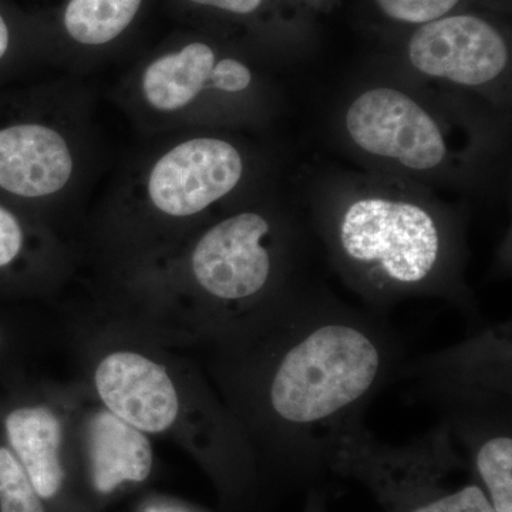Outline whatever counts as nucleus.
<instances>
[{
  "instance_id": "obj_8",
  "label": "nucleus",
  "mask_w": 512,
  "mask_h": 512,
  "mask_svg": "<svg viewBox=\"0 0 512 512\" xmlns=\"http://www.w3.org/2000/svg\"><path fill=\"white\" fill-rule=\"evenodd\" d=\"M244 161L220 138L198 137L163 154L148 174L147 198L165 217H195L237 187Z\"/></svg>"
},
{
  "instance_id": "obj_1",
  "label": "nucleus",
  "mask_w": 512,
  "mask_h": 512,
  "mask_svg": "<svg viewBox=\"0 0 512 512\" xmlns=\"http://www.w3.org/2000/svg\"><path fill=\"white\" fill-rule=\"evenodd\" d=\"M202 349L256 464L299 484L329 473L342 431L363 419L406 360L403 339L380 313L296 292Z\"/></svg>"
},
{
  "instance_id": "obj_5",
  "label": "nucleus",
  "mask_w": 512,
  "mask_h": 512,
  "mask_svg": "<svg viewBox=\"0 0 512 512\" xmlns=\"http://www.w3.org/2000/svg\"><path fill=\"white\" fill-rule=\"evenodd\" d=\"M328 471L365 485L384 512H494L467 458L436 424L404 444L377 439L365 419L342 431Z\"/></svg>"
},
{
  "instance_id": "obj_18",
  "label": "nucleus",
  "mask_w": 512,
  "mask_h": 512,
  "mask_svg": "<svg viewBox=\"0 0 512 512\" xmlns=\"http://www.w3.org/2000/svg\"><path fill=\"white\" fill-rule=\"evenodd\" d=\"M252 82L251 70L235 59H222L215 64L212 72V89L221 92L238 93L248 89Z\"/></svg>"
},
{
  "instance_id": "obj_7",
  "label": "nucleus",
  "mask_w": 512,
  "mask_h": 512,
  "mask_svg": "<svg viewBox=\"0 0 512 512\" xmlns=\"http://www.w3.org/2000/svg\"><path fill=\"white\" fill-rule=\"evenodd\" d=\"M74 397L70 390L19 389L0 402V430L43 501L55 500L66 481L73 444Z\"/></svg>"
},
{
  "instance_id": "obj_13",
  "label": "nucleus",
  "mask_w": 512,
  "mask_h": 512,
  "mask_svg": "<svg viewBox=\"0 0 512 512\" xmlns=\"http://www.w3.org/2000/svg\"><path fill=\"white\" fill-rule=\"evenodd\" d=\"M215 53L205 43H191L158 57L141 76V93L151 109L174 113L185 109L205 89H212Z\"/></svg>"
},
{
  "instance_id": "obj_17",
  "label": "nucleus",
  "mask_w": 512,
  "mask_h": 512,
  "mask_svg": "<svg viewBox=\"0 0 512 512\" xmlns=\"http://www.w3.org/2000/svg\"><path fill=\"white\" fill-rule=\"evenodd\" d=\"M389 18L407 23H427L441 19L460 0H377Z\"/></svg>"
},
{
  "instance_id": "obj_14",
  "label": "nucleus",
  "mask_w": 512,
  "mask_h": 512,
  "mask_svg": "<svg viewBox=\"0 0 512 512\" xmlns=\"http://www.w3.org/2000/svg\"><path fill=\"white\" fill-rule=\"evenodd\" d=\"M140 5L141 0H70L64 26L82 45H106L128 28Z\"/></svg>"
},
{
  "instance_id": "obj_3",
  "label": "nucleus",
  "mask_w": 512,
  "mask_h": 512,
  "mask_svg": "<svg viewBox=\"0 0 512 512\" xmlns=\"http://www.w3.org/2000/svg\"><path fill=\"white\" fill-rule=\"evenodd\" d=\"M394 382L439 414L494 512H512V323L480 320L466 338L404 360Z\"/></svg>"
},
{
  "instance_id": "obj_2",
  "label": "nucleus",
  "mask_w": 512,
  "mask_h": 512,
  "mask_svg": "<svg viewBox=\"0 0 512 512\" xmlns=\"http://www.w3.org/2000/svg\"><path fill=\"white\" fill-rule=\"evenodd\" d=\"M89 348L86 389L146 436L173 437L228 483L254 478L247 439L201 366L143 326H113Z\"/></svg>"
},
{
  "instance_id": "obj_6",
  "label": "nucleus",
  "mask_w": 512,
  "mask_h": 512,
  "mask_svg": "<svg viewBox=\"0 0 512 512\" xmlns=\"http://www.w3.org/2000/svg\"><path fill=\"white\" fill-rule=\"evenodd\" d=\"M335 244L376 305L410 293L444 291L446 239L436 218L420 205L386 198L353 202L340 217Z\"/></svg>"
},
{
  "instance_id": "obj_15",
  "label": "nucleus",
  "mask_w": 512,
  "mask_h": 512,
  "mask_svg": "<svg viewBox=\"0 0 512 512\" xmlns=\"http://www.w3.org/2000/svg\"><path fill=\"white\" fill-rule=\"evenodd\" d=\"M0 512H46L25 468L0 430Z\"/></svg>"
},
{
  "instance_id": "obj_10",
  "label": "nucleus",
  "mask_w": 512,
  "mask_h": 512,
  "mask_svg": "<svg viewBox=\"0 0 512 512\" xmlns=\"http://www.w3.org/2000/svg\"><path fill=\"white\" fill-rule=\"evenodd\" d=\"M409 56L419 72L464 86L497 79L508 63L503 37L474 16L424 23L410 40Z\"/></svg>"
},
{
  "instance_id": "obj_16",
  "label": "nucleus",
  "mask_w": 512,
  "mask_h": 512,
  "mask_svg": "<svg viewBox=\"0 0 512 512\" xmlns=\"http://www.w3.org/2000/svg\"><path fill=\"white\" fill-rule=\"evenodd\" d=\"M32 255V232L28 224L0 202V285L22 275Z\"/></svg>"
},
{
  "instance_id": "obj_20",
  "label": "nucleus",
  "mask_w": 512,
  "mask_h": 512,
  "mask_svg": "<svg viewBox=\"0 0 512 512\" xmlns=\"http://www.w3.org/2000/svg\"><path fill=\"white\" fill-rule=\"evenodd\" d=\"M10 349H12L10 332L6 329V326L3 325L2 320H0V365L5 363L6 357H8L10 353Z\"/></svg>"
},
{
  "instance_id": "obj_4",
  "label": "nucleus",
  "mask_w": 512,
  "mask_h": 512,
  "mask_svg": "<svg viewBox=\"0 0 512 512\" xmlns=\"http://www.w3.org/2000/svg\"><path fill=\"white\" fill-rule=\"evenodd\" d=\"M181 281L140 326L165 340L204 348L227 338L281 301L274 225L259 212L224 218L195 239Z\"/></svg>"
},
{
  "instance_id": "obj_9",
  "label": "nucleus",
  "mask_w": 512,
  "mask_h": 512,
  "mask_svg": "<svg viewBox=\"0 0 512 512\" xmlns=\"http://www.w3.org/2000/svg\"><path fill=\"white\" fill-rule=\"evenodd\" d=\"M346 128L362 150L394 158L412 170H430L446 156L439 126L399 90L363 93L346 114Z\"/></svg>"
},
{
  "instance_id": "obj_21",
  "label": "nucleus",
  "mask_w": 512,
  "mask_h": 512,
  "mask_svg": "<svg viewBox=\"0 0 512 512\" xmlns=\"http://www.w3.org/2000/svg\"><path fill=\"white\" fill-rule=\"evenodd\" d=\"M10 46V32L8 28V23L5 22L3 16L0 15V62H2L3 57L8 53Z\"/></svg>"
},
{
  "instance_id": "obj_12",
  "label": "nucleus",
  "mask_w": 512,
  "mask_h": 512,
  "mask_svg": "<svg viewBox=\"0 0 512 512\" xmlns=\"http://www.w3.org/2000/svg\"><path fill=\"white\" fill-rule=\"evenodd\" d=\"M69 144L40 123L0 127V191L18 200H42L62 191L73 175Z\"/></svg>"
},
{
  "instance_id": "obj_11",
  "label": "nucleus",
  "mask_w": 512,
  "mask_h": 512,
  "mask_svg": "<svg viewBox=\"0 0 512 512\" xmlns=\"http://www.w3.org/2000/svg\"><path fill=\"white\" fill-rule=\"evenodd\" d=\"M73 396L74 437L86 453L97 493L110 494L123 484L146 481L154 460L150 437L114 416L92 394L86 400L83 389Z\"/></svg>"
},
{
  "instance_id": "obj_19",
  "label": "nucleus",
  "mask_w": 512,
  "mask_h": 512,
  "mask_svg": "<svg viewBox=\"0 0 512 512\" xmlns=\"http://www.w3.org/2000/svg\"><path fill=\"white\" fill-rule=\"evenodd\" d=\"M190 2L227 10L238 15H248L261 6L262 0H190Z\"/></svg>"
},
{
  "instance_id": "obj_22",
  "label": "nucleus",
  "mask_w": 512,
  "mask_h": 512,
  "mask_svg": "<svg viewBox=\"0 0 512 512\" xmlns=\"http://www.w3.org/2000/svg\"><path fill=\"white\" fill-rule=\"evenodd\" d=\"M305 512H326L325 498L319 491H312L309 495L308 503H306Z\"/></svg>"
}]
</instances>
